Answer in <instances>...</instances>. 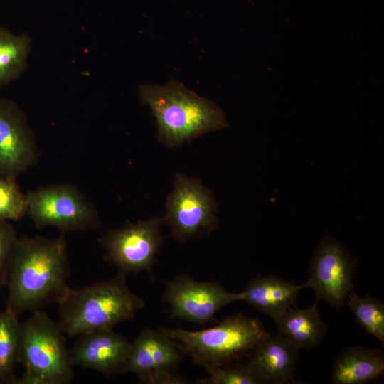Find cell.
Wrapping results in <instances>:
<instances>
[{"label": "cell", "mask_w": 384, "mask_h": 384, "mask_svg": "<svg viewBox=\"0 0 384 384\" xmlns=\"http://www.w3.org/2000/svg\"><path fill=\"white\" fill-rule=\"evenodd\" d=\"M67 242L64 234L55 238L23 236L13 248L6 282L7 306L19 314L57 302L69 289Z\"/></svg>", "instance_id": "1"}, {"label": "cell", "mask_w": 384, "mask_h": 384, "mask_svg": "<svg viewBox=\"0 0 384 384\" xmlns=\"http://www.w3.org/2000/svg\"><path fill=\"white\" fill-rule=\"evenodd\" d=\"M139 97L152 111L159 139L169 147L227 127L220 107L176 80L164 85H141Z\"/></svg>", "instance_id": "2"}, {"label": "cell", "mask_w": 384, "mask_h": 384, "mask_svg": "<svg viewBox=\"0 0 384 384\" xmlns=\"http://www.w3.org/2000/svg\"><path fill=\"white\" fill-rule=\"evenodd\" d=\"M122 272L82 289L69 287L58 302V324L68 337L105 329L132 319L144 306V300L127 287Z\"/></svg>", "instance_id": "3"}, {"label": "cell", "mask_w": 384, "mask_h": 384, "mask_svg": "<svg viewBox=\"0 0 384 384\" xmlns=\"http://www.w3.org/2000/svg\"><path fill=\"white\" fill-rule=\"evenodd\" d=\"M21 323L18 363L24 368L17 384H68L74 376L65 335L44 311H32Z\"/></svg>", "instance_id": "4"}, {"label": "cell", "mask_w": 384, "mask_h": 384, "mask_svg": "<svg viewBox=\"0 0 384 384\" xmlns=\"http://www.w3.org/2000/svg\"><path fill=\"white\" fill-rule=\"evenodd\" d=\"M159 331L176 341L193 363L203 367L232 361L252 350L269 334L258 319L241 313L202 330L161 328Z\"/></svg>", "instance_id": "5"}, {"label": "cell", "mask_w": 384, "mask_h": 384, "mask_svg": "<svg viewBox=\"0 0 384 384\" xmlns=\"http://www.w3.org/2000/svg\"><path fill=\"white\" fill-rule=\"evenodd\" d=\"M166 207L163 225L170 228L169 235L176 241L185 242L218 227L213 195L198 178L176 174Z\"/></svg>", "instance_id": "6"}, {"label": "cell", "mask_w": 384, "mask_h": 384, "mask_svg": "<svg viewBox=\"0 0 384 384\" xmlns=\"http://www.w3.org/2000/svg\"><path fill=\"white\" fill-rule=\"evenodd\" d=\"M26 215L37 228L85 231L100 225L93 206L74 186L64 183L41 187L26 193Z\"/></svg>", "instance_id": "7"}, {"label": "cell", "mask_w": 384, "mask_h": 384, "mask_svg": "<svg viewBox=\"0 0 384 384\" xmlns=\"http://www.w3.org/2000/svg\"><path fill=\"white\" fill-rule=\"evenodd\" d=\"M162 217L156 216L108 230L98 239L105 250V260L126 274L146 271L153 276L162 242Z\"/></svg>", "instance_id": "8"}, {"label": "cell", "mask_w": 384, "mask_h": 384, "mask_svg": "<svg viewBox=\"0 0 384 384\" xmlns=\"http://www.w3.org/2000/svg\"><path fill=\"white\" fill-rule=\"evenodd\" d=\"M164 283L162 300L170 306L169 318L202 326L213 321L215 314L223 306L242 299L241 292H229L215 282L196 281L188 273Z\"/></svg>", "instance_id": "9"}, {"label": "cell", "mask_w": 384, "mask_h": 384, "mask_svg": "<svg viewBox=\"0 0 384 384\" xmlns=\"http://www.w3.org/2000/svg\"><path fill=\"white\" fill-rule=\"evenodd\" d=\"M355 258L338 240L325 236L310 262L306 282L317 301L321 299L339 309L353 290V278L358 265Z\"/></svg>", "instance_id": "10"}, {"label": "cell", "mask_w": 384, "mask_h": 384, "mask_svg": "<svg viewBox=\"0 0 384 384\" xmlns=\"http://www.w3.org/2000/svg\"><path fill=\"white\" fill-rule=\"evenodd\" d=\"M184 354L176 341L146 328L131 344L125 372L134 373L143 383H186L177 373Z\"/></svg>", "instance_id": "11"}, {"label": "cell", "mask_w": 384, "mask_h": 384, "mask_svg": "<svg viewBox=\"0 0 384 384\" xmlns=\"http://www.w3.org/2000/svg\"><path fill=\"white\" fill-rule=\"evenodd\" d=\"M38 158L25 114L14 101L0 97V176L16 181Z\"/></svg>", "instance_id": "12"}, {"label": "cell", "mask_w": 384, "mask_h": 384, "mask_svg": "<svg viewBox=\"0 0 384 384\" xmlns=\"http://www.w3.org/2000/svg\"><path fill=\"white\" fill-rule=\"evenodd\" d=\"M131 344L112 329L100 330L80 336L70 355L73 366L110 377L126 373Z\"/></svg>", "instance_id": "13"}, {"label": "cell", "mask_w": 384, "mask_h": 384, "mask_svg": "<svg viewBox=\"0 0 384 384\" xmlns=\"http://www.w3.org/2000/svg\"><path fill=\"white\" fill-rule=\"evenodd\" d=\"M246 364L258 384L292 383L299 351L282 336L267 335L252 350Z\"/></svg>", "instance_id": "14"}, {"label": "cell", "mask_w": 384, "mask_h": 384, "mask_svg": "<svg viewBox=\"0 0 384 384\" xmlns=\"http://www.w3.org/2000/svg\"><path fill=\"white\" fill-rule=\"evenodd\" d=\"M305 287H309L307 282L297 284L275 276H257L241 292V301L274 319L295 306L301 289Z\"/></svg>", "instance_id": "15"}, {"label": "cell", "mask_w": 384, "mask_h": 384, "mask_svg": "<svg viewBox=\"0 0 384 384\" xmlns=\"http://www.w3.org/2000/svg\"><path fill=\"white\" fill-rule=\"evenodd\" d=\"M383 371L384 356L381 351L350 347L335 360L331 380L334 384H365L379 378Z\"/></svg>", "instance_id": "16"}, {"label": "cell", "mask_w": 384, "mask_h": 384, "mask_svg": "<svg viewBox=\"0 0 384 384\" xmlns=\"http://www.w3.org/2000/svg\"><path fill=\"white\" fill-rule=\"evenodd\" d=\"M317 302L302 309L294 306L273 319L278 334L299 349L319 346L326 334V324L317 309Z\"/></svg>", "instance_id": "17"}, {"label": "cell", "mask_w": 384, "mask_h": 384, "mask_svg": "<svg viewBox=\"0 0 384 384\" xmlns=\"http://www.w3.org/2000/svg\"><path fill=\"white\" fill-rule=\"evenodd\" d=\"M18 312L11 307L0 311V383H16L21 324Z\"/></svg>", "instance_id": "18"}, {"label": "cell", "mask_w": 384, "mask_h": 384, "mask_svg": "<svg viewBox=\"0 0 384 384\" xmlns=\"http://www.w3.org/2000/svg\"><path fill=\"white\" fill-rule=\"evenodd\" d=\"M30 38L0 27V88L18 78L27 66Z\"/></svg>", "instance_id": "19"}, {"label": "cell", "mask_w": 384, "mask_h": 384, "mask_svg": "<svg viewBox=\"0 0 384 384\" xmlns=\"http://www.w3.org/2000/svg\"><path fill=\"white\" fill-rule=\"evenodd\" d=\"M346 303L355 320L364 331L384 343V304L368 295L359 296L353 290L348 294Z\"/></svg>", "instance_id": "20"}, {"label": "cell", "mask_w": 384, "mask_h": 384, "mask_svg": "<svg viewBox=\"0 0 384 384\" xmlns=\"http://www.w3.org/2000/svg\"><path fill=\"white\" fill-rule=\"evenodd\" d=\"M208 378L199 380L203 384H258L246 364L232 361L203 366Z\"/></svg>", "instance_id": "21"}, {"label": "cell", "mask_w": 384, "mask_h": 384, "mask_svg": "<svg viewBox=\"0 0 384 384\" xmlns=\"http://www.w3.org/2000/svg\"><path fill=\"white\" fill-rule=\"evenodd\" d=\"M26 215V194L16 181L0 176V223L18 220Z\"/></svg>", "instance_id": "22"}, {"label": "cell", "mask_w": 384, "mask_h": 384, "mask_svg": "<svg viewBox=\"0 0 384 384\" xmlns=\"http://www.w3.org/2000/svg\"><path fill=\"white\" fill-rule=\"evenodd\" d=\"M18 238L14 225L0 223V285L6 282L11 252Z\"/></svg>", "instance_id": "23"}]
</instances>
